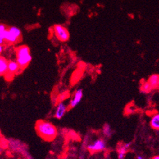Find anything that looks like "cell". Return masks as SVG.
<instances>
[{"instance_id": "cell-1", "label": "cell", "mask_w": 159, "mask_h": 159, "mask_svg": "<svg viewBox=\"0 0 159 159\" xmlns=\"http://www.w3.org/2000/svg\"><path fill=\"white\" fill-rule=\"evenodd\" d=\"M36 129L38 134L46 141L53 140L57 135V129L50 122L39 120L36 124Z\"/></svg>"}, {"instance_id": "cell-2", "label": "cell", "mask_w": 159, "mask_h": 159, "mask_svg": "<svg viewBox=\"0 0 159 159\" xmlns=\"http://www.w3.org/2000/svg\"><path fill=\"white\" fill-rule=\"evenodd\" d=\"M16 54H17V62L20 68L26 67L32 60L29 48L25 45L18 47L16 50Z\"/></svg>"}, {"instance_id": "cell-3", "label": "cell", "mask_w": 159, "mask_h": 159, "mask_svg": "<svg viewBox=\"0 0 159 159\" xmlns=\"http://www.w3.org/2000/svg\"><path fill=\"white\" fill-rule=\"evenodd\" d=\"M54 33L58 40L66 42L69 39V33L68 30L61 25H55L53 27Z\"/></svg>"}, {"instance_id": "cell-4", "label": "cell", "mask_w": 159, "mask_h": 159, "mask_svg": "<svg viewBox=\"0 0 159 159\" xmlns=\"http://www.w3.org/2000/svg\"><path fill=\"white\" fill-rule=\"evenodd\" d=\"M105 147L106 145L103 140L97 139L95 141L93 144L89 145L88 146V149L91 153H94L104 150L105 149Z\"/></svg>"}, {"instance_id": "cell-5", "label": "cell", "mask_w": 159, "mask_h": 159, "mask_svg": "<svg viewBox=\"0 0 159 159\" xmlns=\"http://www.w3.org/2000/svg\"><path fill=\"white\" fill-rule=\"evenodd\" d=\"M83 90L81 89H77L75 92L72 99L70 102V106H69L70 108H72L76 107L79 103H80V102L83 98Z\"/></svg>"}, {"instance_id": "cell-6", "label": "cell", "mask_w": 159, "mask_h": 159, "mask_svg": "<svg viewBox=\"0 0 159 159\" xmlns=\"http://www.w3.org/2000/svg\"><path fill=\"white\" fill-rule=\"evenodd\" d=\"M67 109V108L64 103H60L57 108V110L55 112V117L59 119H61L63 117V116H64L65 113L66 112Z\"/></svg>"}, {"instance_id": "cell-7", "label": "cell", "mask_w": 159, "mask_h": 159, "mask_svg": "<svg viewBox=\"0 0 159 159\" xmlns=\"http://www.w3.org/2000/svg\"><path fill=\"white\" fill-rule=\"evenodd\" d=\"M131 143H128L123 145H121L118 149V157L119 159H124L126 153L128 152L131 147Z\"/></svg>"}, {"instance_id": "cell-8", "label": "cell", "mask_w": 159, "mask_h": 159, "mask_svg": "<svg viewBox=\"0 0 159 159\" xmlns=\"http://www.w3.org/2000/svg\"><path fill=\"white\" fill-rule=\"evenodd\" d=\"M8 71V61L3 57L0 58V74H6Z\"/></svg>"}, {"instance_id": "cell-9", "label": "cell", "mask_w": 159, "mask_h": 159, "mask_svg": "<svg viewBox=\"0 0 159 159\" xmlns=\"http://www.w3.org/2000/svg\"><path fill=\"white\" fill-rule=\"evenodd\" d=\"M148 82L152 86V89L159 88V75L153 74L152 75L148 80Z\"/></svg>"}, {"instance_id": "cell-10", "label": "cell", "mask_w": 159, "mask_h": 159, "mask_svg": "<svg viewBox=\"0 0 159 159\" xmlns=\"http://www.w3.org/2000/svg\"><path fill=\"white\" fill-rule=\"evenodd\" d=\"M150 125L153 129L159 131V113L155 114L152 116L150 122Z\"/></svg>"}, {"instance_id": "cell-11", "label": "cell", "mask_w": 159, "mask_h": 159, "mask_svg": "<svg viewBox=\"0 0 159 159\" xmlns=\"http://www.w3.org/2000/svg\"><path fill=\"white\" fill-rule=\"evenodd\" d=\"M20 66L17 61H8V71L10 74H14L15 73L17 72L20 69Z\"/></svg>"}, {"instance_id": "cell-12", "label": "cell", "mask_w": 159, "mask_h": 159, "mask_svg": "<svg viewBox=\"0 0 159 159\" xmlns=\"http://www.w3.org/2000/svg\"><path fill=\"white\" fill-rule=\"evenodd\" d=\"M4 40L7 41V42H9L10 43H15L17 41H18L19 39L16 38L14 35H13L8 30V29H7L5 33V34H4Z\"/></svg>"}, {"instance_id": "cell-13", "label": "cell", "mask_w": 159, "mask_h": 159, "mask_svg": "<svg viewBox=\"0 0 159 159\" xmlns=\"http://www.w3.org/2000/svg\"><path fill=\"white\" fill-rule=\"evenodd\" d=\"M8 30L10 32V33L14 35L16 38H19L21 37V30L16 27H11L8 29Z\"/></svg>"}, {"instance_id": "cell-14", "label": "cell", "mask_w": 159, "mask_h": 159, "mask_svg": "<svg viewBox=\"0 0 159 159\" xmlns=\"http://www.w3.org/2000/svg\"><path fill=\"white\" fill-rule=\"evenodd\" d=\"M152 90H153V89L148 81L143 84L141 86V92L145 93H150Z\"/></svg>"}, {"instance_id": "cell-15", "label": "cell", "mask_w": 159, "mask_h": 159, "mask_svg": "<svg viewBox=\"0 0 159 159\" xmlns=\"http://www.w3.org/2000/svg\"><path fill=\"white\" fill-rule=\"evenodd\" d=\"M10 147L13 150H18L19 151L20 149L22 148L21 145L20 144V142L15 140H11L10 141Z\"/></svg>"}, {"instance_id": "cell-16", "label": "cell", "mask_w": 159, "mask_h": 159, "mask_svg": "<svg viewBox=\"0 0 159 159\" xmlns=\"http://www.w3.org/2000/svg\"><path fill=\"white\" fill-rule=\"evenodd\" d=\"M6 30L7 29L5 25L3 24L0 25V44H1V45L3 44V41H5L3 37H4V34Z\"/></svg>"}, {"instance_id": "cell-17", "label": "cell", "mask_w": 159, "mask_h": 159, "mask_svg": "<svg viewBox=\"0 0 159 159\" xmlns=\"http://www.w3.org/2000/svg\"><path fill=\"white\" fill-rule=\"evenodd\" d=\"M103 132L105 136H106L107 137H110L111 135H112V129H111L110 126L108 124H106L104 125Z\"/></svg>"}, {"instance_id": "cell-18", "label": "cell", "mask_w": 159, "mask_h": 159, "mask_svg": "<svg viewBox=\"0 0 159 159\" xmlns=\"http://www.w3.org/2000/svg\"><path fill=\"white\" fill-rule=\"evenodd\" d=\"M152 159H159V155H155V156H153Z\"/></svg>"}, {"instance_id": "cell-19", "label": "cell", "mask_w": 159, "mask_h": 159, "mask_svg": "<svg viewBox=\"0 0 159 159\" xmlns=\"http://www.w3.org/2000/svg\"><path fill=\"white\" fill-rule=\"evenodd\" d=\"M136 159H144V158H143V157L141 155H138Z\"/></svg>"}, {"instance_id": "cell-20", "label": "cell", "mask_w": 159, "mask_h": 159, "mask_svg": "<svg viewBox=\"0 0 159 159\" xmlns=\"http://www.w3.org/2000/svg\"><path fill=\"white\" fill-rule=\"evenodd\" d=\"M2 50H3V47H2V46L1 45L0 46V52H2Z\"/></svg>"}]
</instances>
